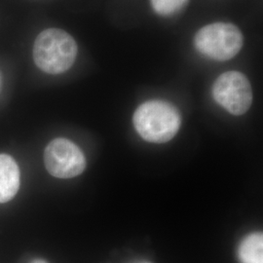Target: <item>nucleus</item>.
<instances>
[{"label": "nucleus", "instance_id": "7ed1b4c3", "mask_svg": "<svg viewBox=\"0 0 263 263\" xmlns=\"http://www.w3.org/2000/svg\"><path fill=\"white\" fill-rule=\"evenodd\" d=\"M244 45L240 28L229 23H214L200 28L194 36V46L203 56L218 62L233 59Z\"/></svg>", "mask_w": 263, "mask_h": 263}, {"label": "nucleus", "instance_id": "39448f33", "mask_svg": "<svg viewBox=\"0 0 263 263\" xmlns=\"http://www.w3.org/2000/svg\"><path fill=\"white\" fill-rule=\"evenodd\" d=\"M48 173L58 179H72L81 175L86 168V159L81 149L72 141L56 139L44 152Z\"/></svg>", "mask_w": 263, "mask_h": 263}, {"label": "nucleus", "instance_id": "20e7f679", "mask_svg": "<svg viewBox=\"0 0 263 263\" xmlns=\"http://www.w3.org/2000/svg\"><path fill=\"white\" fill-rule=\"evenodd\" d=\"M212 92L216 103L236 116L247 112L253 103L251 83L239 71H227L218 76Z\"/></svg>", "mask_w": 263, "mask_h": 263}, {"label": "nucleus", "instance_id": "9b49d317", "mask_svg": "<svg viewBox=\"0 0 263 263\" xmlns=\"http://www.w3.org/2000/svg\"><path fill=\"white\" fill-rule=\"evenodd\" d=\"M145 263H149V262H145Z\"/></svg>", "mask_w": 263, "mask_h": 263}, {"label": "nucleus", "instance_id": "f03ea898", "mask_svg": "<svg viewBox=\"0 0 263 263\" xmlns=\"http://www.w3.org/2000/svg\"><path fill=\"white\" fill-rule=\"evenodd\" d=\"M135 129L143 140L155 143L171 141L179 132L181 117L178 108L164 101H148L134 113Z\"/></svg>", "mask_w": 263, "mask_h": 263}, {"label": "nucleus", "instance_id": "9d476101", "mask_svg": "<svg viewBox=\"0 0 263 263\" xmlns=\"http://www.w3.org/2000/svg\"><path fill=\"white\" fill-rule=\"evenodd\" d=\"M1 87H2V76H1V72H0V91H1Z\"/></svg>", "mask_w": 263, "mask_h": 263}, {"label": "nucleus", "instance_id": "6e6552de", "mask_svg": "<svg viewBox=\"0 0 263 263\" xmlns=\"http://www.w3.org/2000/svg\"><path fill=\"white\" fill-rule=\"evenodd\" d=\"M189 0H151V6L156 14L171 17L179 13L188 4Z\"/></svg>", "mask_w": 263, "mask_h": 263}, {"label": "nucleus", "instance_id": "f257e3e1", "mask_svg": "<svg viewBox=\"0 0 263 263\" xmlns=\"http://www.w3.org/2000/svg\"><path fill=\"white\" fill-rule=\"evenodd\" d=\"M78 47L74 38L59 28H48L39 33L33 46L35 65L49 74H61L73 66Z\"/></svg>", "mask_w": 263, "mask_h": 263}, {"label": "nucleus", "instance_id": "423d86ee", "mask_svg": "<svg viewBox=\"0 0 263 263\" xmlns=\"http://www.w3.org/2000/svg\"><path fill=\"white\" fill-rule=\"evenodd\" d=\"M20 170L16 161L7 154H0V203L9 202L20 188Z\"/></svg>", "mask_w": 263, "mask_h": 263}, {"label": "nucleus", "instance_id": "0eeeda50", "mask_svg": "<svg viewBox=\"0 0 263 263\" xmlns=\"http://www.w3.org/2000/svg\"><path fill=\"white\" fill-rule=\"evenodd\" d=\"M238 257L241 263H263L262 233L247 236L239 246Z\"/></svg>", "mask_w": 263, "mask_h": 263}, {"label": "nucleus", "instance_id": "1a4fd4ad", "mask_svg": "<svg viewBox=\"0 0 263 263\" xmlns=\"http://www.w3.org/2000/svg\"><path fill=\"white\" fill-rule=\"evenodd\" d=\"M31 263H47L45 260H42V259H35L33 260Z\"/></svg>", "mask_w": 263, "mask_h": 263}]
</instances>
